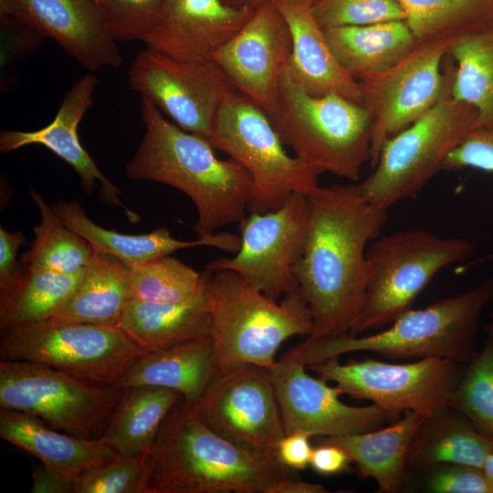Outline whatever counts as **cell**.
Segmentation results:
<instances>
[{"mask_svg":"<svg viewBox=\"0 0 493 493\" xmlns=\"http://www.w3.org/2000/svg\"><path fill=\"white\" fill-rule=\"evenodd\" d=\"M307 198L308 234L294 275L313 318L309 336H339L350 332L362 309L366 251L387 209L369 202L357 184L318 186Z\"/></svg>","mask_w":493,"mask_h":493,"instance_id":"1","label":"cell"},{"mask_svg":"<svg viewBox=\"0 0 493 493\" xmlns=\"http://www.w3.org/2000/svg\"><path fill=\"white\" fill-rule=\"evenodd\" d=\"M142 140L125 166L131 180L153 181L174 187L194 203L198 236L246 217L254 193L249 173L235 160H221L203 137L170 121L147 98L141 97Z\"/></svg>","mask_w":493,"mask_h":493,"instance_id":"2","label":"cell"},{"mask_svg":"<svg viewBox=\"0 0 493 493\" xmlns=\"http://www.w3.org/2000/svg\"><path fill=\"white\" fill-rule=\"evenodd\" d=\"M145 493H267L299 477L276 452L236 446L212 431L184 398L163 420L147 454Z\"/></svg>","mask_w":493,"mask_h":493,"instance_id":"3","label":"cell"},{"mask_svg":"<svg viewBox=\"0 0 493 493\" xmlns=\"http://www.w3.org/2000/svg\"><path fill=\"white\" fill-rule=\"evenodd\" d=\"M493 300V278L421 309H409L378 333L307 337L282 356L304 366L341 354L368 351L390 359H449L469 363L478 352L477 335L485 308Z\"/></svg>","mask_w":493,"mask_h":493,"instance_id":"4","label":"cell"},{"mask_svg":"<svg viewBox=\"0 0 493 493\" xmlns=\"http://www.w3.org/2000/svg\"><path fill=\"white\" fill-rule=\"evenodd\" d=\"M208 299L209 336L218 373L243 363L269 369L286 340L313 332L311 311L300 292L288 294L278 302L233 270L213 272Z\"/></svg>","mask_w":493,"mask_h":493,"instance_id":"5","label":"cell"},{"mask_svg":"<svg viewBox=\"0 0 493 493\" xmlns=\"http://www.w3.org/2000/svg\"><path fill=\"white\" fill-rule=\"evenodd\" d=\"M269 119L283 143L323 173L357 181L362 165L371 161L372 121L368 110L337 94L308 93L293 79L288 63Z\"/></svg>","mask_w":493,"mask_h":493,"instance_id":"6","label":"cell"},{"mask_svg":"<svg viewBox=\"0 0 493 493\" xmlns=\"http://www.w3.org/2000/svg\"><path fill=\"white\" fill-rule=\"evenodd\" d=\"M473 244L441 237L424 229L378 236L366 251L368 283L362 309L350 333L392 323L407 310L436 273L472 255Z\"/></svg>","mask_w":493,"mask_h":493,"instance_id":"7","label":"cell"},{"mask_svg":"<svg viewBox=\"0 0 493 493\" xmlns=\"http://www.w3.org/2000/svg\"><path fill=\"white\" fill-rule=\"evenodd\" d=\"M206 141L237 162L251 176L250 213L280 208L293 194L308 195L323 172L284 148L268 115L238 91L222 104Z\"/></svg>","mask_w":493,"mask_h":493,"instance_id":"8","label":"cell"},{"mask_svg":"<svg viewBox=\"0 0 493 493\" xmlns=\"http://www.w3.org/2000/svg\"><path fill=\"white\" fill-rule=\"evenodd\" d=\"M477 111L447 92L410 126L384 142L372 172L360 184L362 194L388 209L414 197L441 171L443 162L477 129Z\"/></svg>","mask_w":493,"mask_h":493,"instance_id":"9","label":"cell"},{"mask_svg":"<svg viewBox=\"0 0 493 493\" xmlns=\"http://www.w3.org/2000/svg\"><path fill=\"white\" fill-rule=\"evenodd\" d=\"M143 351L121 328L47 320L2 331L1 360L46 364L113 385Z\"/></svg>","mask_w":493,"mask_h":493,"instance_id":"10","label":"cell"},{"mask_svg":"<svg viewBox=\"0 0 493 493\" xmlns=\"http://www.w3.org/2000/svg\"><path fill=\"white\" fill-rule=\"evenodd\" d=\"M122 391L39 362L0 361L1 407L35 415L79 437H101Z\"/></svg>","mask_w":493,"mask_h":493,"instance_id":"11","label":"cell"},{"mask_svg":"<svg viewBox=\"0 0 493 493\" xmlns=\"http://www.w3.org/2000/svg\"><path fill=\"white\" fill-rule=\"evenodd\" d=\"M454 39L417 40L393 67L358 81L362 105L372 121V168L384 142L417 121L450 91L455 62L448 51Z\"/></svg>","mask_w":493,"mask_h":493,"instance_id":"12","label":"cell"},{"mask_svg":"<svg viewBox=\"0 0 493 493\" xmlns=\"http://www.w3.org/2000/svg\"><path fill=\"white\" fill-rule=\"evenodd\" d=\"M467 364L440 358L401 364L373 359L341 363L332 357L306 367L335 383L341 394L372 401L392 417L406 411L428 417L448 405Z\"/></svg>","mask_w":493,"mask_h":493,"instance_id":"13","label":"cell"},{"mask_svg":"<svg viewBox=\"0 0 493 493\" xmlns=\"http://www.w3.org/2000/svg\"><path fill=\"white\" fill-rule=\"evenodd\" d=\"M309 218V202L303 194H291L278 210L250 213L239 222L240 247L236 255L213 260L205 268L233 270L276 300L300 292L294 267L304 249Z\"/></svg>","mask_w":493,"mask_h":493,"instance_id":"14","label":"cell"},{"mask_svg":"<svg viewBox=\"0 0 493 493\" xmlns=\"http://www.w3.org/2000/svg\"><path fill=\"white\" fill-rule=\"evenodd\" d=\"M128 83L182 130L205 140L222 104L236 91L210 58L177 59L149 47L131 65Z\"/></svg>","mask_w":493,"mask_h":493,"instance_id":"15","label":"cell"},{"mask_svg":"<svg viewBox=\"0 0 493 493\" xmlns=\"http://www.w3.org/2000/svg\"><path fill=\"white\" fill-rule=\"evenodd\" d=\"M193 405L212 431L246 449L274 453L286 435L269 370L257 364L218 373Z\"/></svg>","mask_w":493,"mask_h":493,"instance_id":"16","label":"cell"},{"mask_svg":"<svg viewBox=\"0 0 493 493\" xmlns=\"http://www.w3.org/2000/svg\"><path fill=\"white\" fill-rule=\"evenodd\" d=\"M303 364L281 356L269 372L286 435L304 431L312 436H344L383 427L392 417L372 404H343L336 386L309 375Z\"/></svg>","mask_w":493,"mask_h":493,"instance_id":"17","label":"cell"},{"mask_svg":"<svg viewBox=\"0 0 493 493\" xmlns=\"http://www.w3.org/2000/svg\"><path fill=\"white\" fill-rule=\"evenodd\" d=\"M291 50L287 22L275 4L266 0L210 59L223 70L236 91L269 117L277 107L280 76Z\"/></svg>","mask_w":493,"mask_h":493,"instance_id":"18","label":"cell"},{"mask_svg":"<svg viewBox=\"0 0 493 493\" xmlns=\"http://www.w3.org/2000/svg\"><path fill=\"white\" fill-rule=\"evenodd\" d=\"M0 15L51 37L89 72L123 63L118 41L90 0H0Z\"/></svg>","mask_w":493,"mask_h":493,"instance_id":"19","label":"cell"},{"mask_svg":"<svg viewBox=\"0 0 493 493\" xmlns=\"http://www.w3.org/2000/svg\"><path fill=\"white\" fill-rule=\"evenodd\" d=\"M97 84L98 78L94 74L86 73L80 77L64 94L53 121L39 130H3L0 151L7 153L31 144L45 146L74 169L87 194H91L100 183L101 202L121 207L129 220L135 223L140 216L121 203L119 199L121 191L99 169L79 139L78 127L93 104Z\"/></svg>","mask_w":493,"mask_h":493,"instance_id":"20","label":"cell"},{"mask_svg":"<svg viewBox=\"0 0 493 493\" xmlns=\"http://www.w3.org/2000/svg\"><path fill=\"white\" fill-rule=\"evenodd\" d=\"M254 10L224 0H163L158 23L142 42L177 59H209L245 26Z\"/></svg>","mask_w":493,"mask_h":493,"instance_id":"21","label":"cell"},{"mask_svg":"<svg viewBox=\"0 0 493 493\" xmlns=\"http://www.w3.org/2000/svg\"><path fill=\"white\" fill-rule=\"evenodd\" d=\"M271 1L291 34L288 65L293 79L313 96L337 94L362 105L358 82L338 62L314 17V0Z\"/></svg>","mask_w":493,"mask_h":493,"instance_id":"22","label":"cell"},{"mask_svg":"<svg viewBox=\"0 0 493 493\" xmlns=\"http://www.w3.org/2000/svg\"><path fill=\"white\" fill-rule=\"evenodd\" d=\"M0 437L74 481L87 469L118 456L101 438L76 436L51 427L35 415L4 407L0 409Z\"/></svg>","mask_w":493,"mask_h":493,"instance_id":"23","label":"cell"},{"mask_svg":"<svg viewBox=\"0 0 493 493\" xmlns=\"http://www.w3.org/2000/svg\"><path fill=\"white\" fill-rule=\"evenodd\" d=\"M218 374L211 337L140 356L113 384L119 389L152 385L173 389L195 404Z\"/></svg>","mask_w":493,"mask_h":493,"instance_id":"24","label":"cell"},{"mask_svg":"<svg viewBox=\"0 0 493 493\" xmlns=\"http://www.w3.org/2000/svg\"><path fill=\"white\" fill-rule=\"evenodd\" d=\"M426 416L404 412L398 422L377 430L344 436H322L318 444L342 448L356 464L362 478H373L379 491H400L406 477V456L411 442Z\"/></svg>","mask_w":493,"mask_h":493,"instance_id":"25","label":"cell"},{"mask_svg":"<svg viewBox=\"0 0 493 493\" xmlns=\"http://www.w3.org/2000/svg\"><path fill=\"white\" fill-rule=\"evenodd\" d=\"M210 325L207 288L202 297L187 303H153L131 299L118 327L147 353L206 337Z\"/></svg>","mask_w":493,"mask_h":493,"instance_id":"26","label":"cell"},{"mask_svg":"<svg viewBox=\"0 0 493 493\" xmlns=\"http://www.w3.org/2000/svg\"><path fill=\"white\" fill-rule=\"evenodd\" d=\"M52 206L61 222L83 237L94 250L110 254L131 267L142 266L177 250L198 246L220 248L223 244L222 236L218 233L203 235L194 241H184L173 237L164 227L147 234H121L94 223L79 201L60 199L53 203Z\"/></svg>","mask_w":493,"mask_h":493,"instance_id":"27","label":"cell"},{"mask_svg":"<svg viewBox=\"0 0 493 493\" xmlns=\"http://www.w3.org/2000/svg\"><path fill=\"white\" fill-rule=\"evenodd\" d=\"M492 453L493 437L477 431L465 415L447 405L426 417L416 431L406 469L426 470L442 464L482 468Z\"/></svg>","mask_w":493,"mask_h":493,"instance_id":"28","label":"cell"},{"mask_svg":"<svg viewBox=\"0 0 493 493\" xmlns=\"http://www.w3.org/2000/svg\"><path fill=\"white\" fill-rule=\"evenodd\" d=\"M131 299V267L110 254L92 248L78 288L52 319L118 327Z\"/></svg>","mask_w":493,"mask_h":493,"instance_id":"29","label":"cell"},{"mask_svg":"<svg viewBox=\"0 0 493 493\" xmlns=\"http://www.w3.org/2000/svg\"><path fill=\"white\" fill-rule=\"evenodd\" d=\"M324 34L338 62L357 82L390 68L417 43L405 20L335 27Z\"/></svg>","mask_w":493,"mask_h":493,"instance_id":"30","label":"cell"},{"mask_svg":"<svg viewBox=\"0 0 493 493\" xmlns=\"http://www.w3.org/2000/svg\"><path fill=\"white\" fill-rule=\"evenodd\" d=\"M183 398L177 391L160 386L123 389L101 440L121 456L148 454L163 420Z\"/></svg>","mask_w":493,"mask_h":493,"instance_id":"31","label":"cell"},{"mask_svg":"<svg viewBox=\"0 0 493 493\" xmlns=\"http://www.w3.org/2000/svg\"><path fill=\"white\" fill-rule=\"evenodd\" d=\"M82 277L83 269L64 273L23 268L15 288L0 299L1 330L54 318L69 301Z\"/></svg>","mask_w":493,"mask_h":493,"instance_id":"32","label":"cell"},{"mask_svg":"<svg viewBox=\"0 0 493 493\" xmlns=\"http://www.w3.org/2000/svg\"><path fill=\"white\" fill-rule=\"evenodd\" d=\"M450 95L476 108L477 129L493 128V27L455 37Z\"/></svg>","mask_w":493,"mask_h":493,"instance_id":"33","label":"cell"},{"mask_svg":"<svg viewBox=\"0 0 493 493\" xmlns=\"http://www.w3.org/2000/svg\"><path fill=\"white\" fill-rule=\"evenodd\" d=\"M29 194L37 205L40 221L34 227V239L21 263L24 268L73 273L84 268L91 254V246L67 227L52 205L32 187Z\"/></svg>","mask_w":493,"mask_h":493,"instance_id":"34","label":"cell"},{"mask_svg":"<svg viewBox=\"0 0 493 493\" xmlns=\"http://www.w3.org/2000/svg\"><path fill=\"white\" fill-rule=\"evenodd\" d=\"M417 40L456 37L493 27V0H397Z\"/></svg>","mask_w":493,"mask_h":493,"instance_id":"35","label":"cell"},{"mask_svg":"<svg viewBox=\"0 0 493 493\" xmlns=\"http://www.w3.org/2000/svg\"><path fill=\"white\" fill-rule=\"evenodd\" d=\"M213 272H196L181 260L168 256L131 267L133 299L153 303H187L207 290Z\"/></svg>","mask_w":493,"mask_h":493,"instance_id":"36","label":"cell"},{"mask_svg":"<svg viewBox=\"0 0 493 493\" xmlns=\"http://www.w3.org/2000/svg\"><path fill=\"white\" fill-rule=\"evenodd\" d=\"M480 433L493 437V337L467 365L449 400Z\"/></svg>","mask_w":493,"mask_h":493,"instance_id":"37","label":"cell"},{"mask_svg":"<svg viewBox=\"0 0 493 493\" xmlns=\"http://www.w3.org/2000/svg\"><path fill=\"white\" fill-rule=\"evenodd\" d=\"M147 477V454L118 455L81 473L75 481L74 493H145Z\"/></svg>","mask_w":493,"mask_h":493,"instance_id":"38","label":"cell"},{"mask_svg":"<svg viewBox=\"0 0 493 493\" xmlns=\"http://www.w3.org/2000/svg\"><path fill=\"white\" fill-rule=\"evenodd\" d=\"M312 12L323 30L406 18L397 0H314Z\"/></svg>","mask_w":493,"mask_h":493,"instance_id":"39","label":"cell"},{"mask_svg":"<svg viewBox=\"0 0 493 493\" xmlns=\"http://www.w3.org/2000/svg\"><path fill=\"white\" fill-rule=\"evenodd\" d=\"M119 41L142 40L158 23L163 0H90Z\"/></svg>","mask_w":493,"mask_h":493,"instance_id":"40","label":"cell"},{"mask_svg":"<svg viewBox=\"0 0 493 493\" xmlns=\"http://www.w3.org/2000/svg\"><path fill=\"white\" fill-rule=\"evenodd\" d=\"M0 90L5 92L16 83L20 66L40 47L46 37L6 15H0Z\"/></svg>","mask_w":493,"mask_h":493,"instance_id":"41","label":"cell"},{"mask_svg":"<svg viewBox=\"0 0 493 493\" xmlns=\"http://www.w3.org/2000/svg\"><path fill=\"white\" fill-rule=\"evenodd\" d=\"M425 488L433 493H493V483L479 467L442 464L426 469Z\"/></svg>","mask_w":493,"mask_h":493,"instance_id":"42","label":"cell"},{"mask_svg":"<svg viewBox=\"0 0 493 493\" xmlns=\"http://www.w3.org/2000/svg\"><path fill=\"white\" fill-rule=\"evenodd\" d=\"M475 168L493 173V128L473 130L443 162L441 171ZM493 260V254L479 262Z\"/></svg>","mask_w":493,"mask_h":493,"instance_id":"43","label":"cell"},{"mask_svg":"<svg viewBox=\"0 0 493 493\" xmlns=\"http://www.w3.org/2000/svg\"><path fill=\"white\" fill-rule=\"evenodd\" d=\"M25 243L23 232H8L0 226V299L14 288L21 278L23 269L18 266L16 256Z\"/></svg>","mask_w":493,"mask_h":493,"instance_id":"44","label":"cell"},{"mask_svg":"<svg viewBox=\"0 0 493 493\" xmlns=\"http://www.w3.org/2000/svg\"><path fill=\"white\" fill-rule=\"evenodd\" d=\"M312 435L304 431L287 434L278 443L276 454L288 467L294 470L307 468L310 463L313 447L309 438Z\"/></svg>","mask_w":493,"mask_h":493,"instance_id":"45","label":"cell"},{"mask_svg":"<svg viewBox=\"0 0 493 493\" xmlns=\"http://www.w3.org/2000/svg\"><path fill=\"white\" fill-rule=\"evenodd\" d=\"M352 462L341 447L330 444H318L313 448L309 466L319 474L332 476L342 473Z\"/></svg>","mask_w":493,"mask_h":493,"instance_id":"46","label":"cell"},{"mask_svg":"<svg viewBox=\"0 0 493 493\" xmlns=\"http://www.w3.org/2000/svg\"><path fill=\"white\" fill-rule=\"evenodd\" d=\"M75 481L66 478L42 463L32 467V493H74Z\"/></svg>","mask_w":493,"mask_h":493,"instance_id":"47","label":"cell"},{"mask_svg":"<svg viewBox=\"0 0 493 493\" xmlns=\"http://www.w3.org/2000/svg\"><path fill=\"white\" fill-rule=\"evenodd\" d=\"M328 489L322 485L292 477L278 480L273 483L267 493H327Z\"/></svg>","mask_w":493,"mask_h":493,"instance_id":"48","label":"cell"},{"mask_svg":"<svg viewBox=\"0 0 493 493\" xmlns=\"http://www.w3.org/2000/svg\"><path fill=\"white\" fill-rule=\"evenodd\" d=\"M264 1L266 0H224L226 4L232 6H236V7L247 6L253 9L257 7Z\"/></svg>","mask_w":493,"mask_h":493,"instance_id":"49","label":"cell"},{"mask_svg":"<svg viewBox=\"0 0 493 493\" xmlns=\"http://www.w3.org/2000/svg\"><path fill=\"white\" fill-rule=\"evenodd\" d=\"M482 469L487 477L493 483V453L486 458Z\"/></svg>","mask_w":493,"mask_h":493,"instance_id":"50","label":"cell"},{"mask_svg":"<svg viewBox=\"0 0 493 493\" xmlns=\"http://www.w3.org/2000/svg\"><path fill=\"white\" fill-rule=\"evenodd\" d=\"M484 331L486 332L487 336L493 337V314L491 316V321L484 327Z\"/></svg>","mask_w":493,"mask_h":493,"instance_id":"51","label":"cell"}]
</instances>
